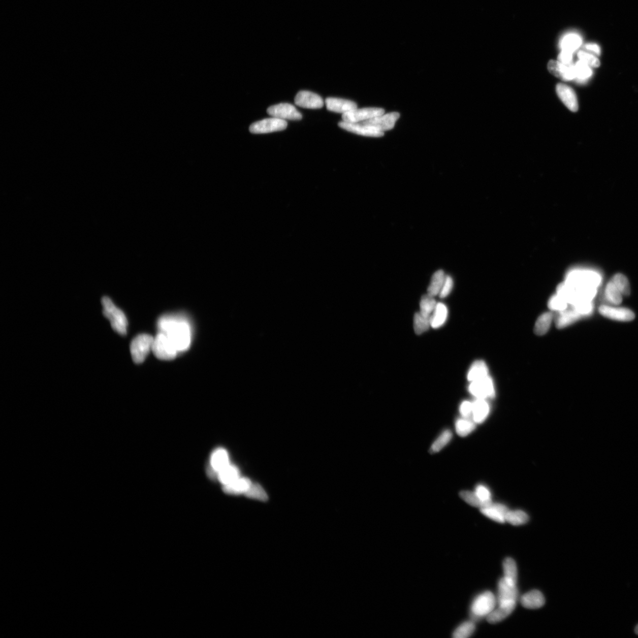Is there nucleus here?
Here are the masks:
<instances>
[{
	"instance_id": "40",
	"label": "nucleus",
	"mask_w": 638,
	"mask_h": 638,
	"mask_svg": "<svg viewBox=\"0 0 638 638\" xmlns=\"http://www.w3.org/2000/svg\"><path fill=\"white\" fill-rule=\"evenodd\" d=\"M612 281L614 282L621 293L623 296H628L630 293V288L629 281L624 275L622 274H617L615 275L612 279Z\"/></svg>"
},
{
	"instance_id": "29",
	"label": "nucleus",
	"mask_w": 638,
	"mask_h": 638,
	"mask_svg": "<svg viewBox=\"0 0 638 638\" xmlns=\"http://www.w3.org/2000/svg\"><path fill=\"white\" fill-rule=\"evenodd\" d=\"M445 277L446 275H445L443 270L436 271L431 278L430 284L428 288V295L433 297L439 295L443 288Z\"/></svg>"
},
{
	"instance_id": "23",
	"label": "nucleus",
	"mask_w": 638,
	"mask_h": 638,
	"mask_svg": "<svg viewBox=\"0 0 638 638\" xmlns=\"http://www.w3.org/2000/svg\"><path fill=\"white\" fill-rule=\"evenodd\" d=\"M228 465H229V458H228L227 451L222 449H217L214 452L212 456V473H210L213 476V472L218 473Z\"/></svg>"
},
{
	"instance_id": "46",
	"label": "nucleus",
	"mask_w": 638,
	"mask_h": 638,
	"mask_svg": "<svg viewBox=\"0 0 638 638\" xmlns=\"http://www.w3.org/2000/svg\"><path fill=\"white\" fill-rule=\"evenodd\" d=\"M474 492L476 493V494L481 501L483 502V506L482 507L487 506L490 505L491 503H492L491 492L489 491V489L484 487V486H477L476 488V491Z\"/></svg>"
},
{
	"instance_id": "5",
	"label": "nucleus",
	"mask_w": 638,
	"mask_h": 638,
	"mask_svg": "<svg viewBox=\"0 0 638 638\" xmlns=\"http://www.w3.org/2000/svg\"><path fill=\"white\" fill-rule=\"evenodd\" d=\"M152 351L159 360L165 361L174 360L179 353L168 337L161 332L154 338Z\"/></svg>"
},
{
	"instance_id": "6",
	"label": "nucleus",
	"mask_w": 638,
	"mask_h": 638,
	"mask_svg": "<svg viewBox=\"0 0 638 638\" xmlns=\"http://www.w3.org/2000/svg\"><path fill=\"white\" fill-rule=\"evenodd\" d=\"M496 599L491 592H486L479 595L473 601L471 612L473 618L475 619L487 616L494 610Z\"/></svg>"
},
{
	"instance_id": "1",
	"label": "nucleus",
	"mask_w": 638,
	"mask_h": 638,
	"mask_svg": "<svg viewBox=\"0 0 638 638\" xmlns=\"http://www.w3.org/2000/svg\"><path fill=\"white\" fill-rule=\"evenodd\" d=\"M158 328L168 337L178 353H183L189 348L192 331L189 323L185 318L166 315L159 319Z\"/></svg>"
},
{
	"instance_id": "44",
	"label": "nucleus",
	"mask_w": 638,
	"mask_h": 638,
	"mask_svg": "<svg viewBox=\"0 0 638 638\" xmlns=\"http://www.w3.org/2000/svg\"><path fill=\"white\" fill-rule=\"evenodd\" d=\"M568 305L567 301L561 297L560 296H553L549 302V307L550 309L558 311H563L566 310Z\"/></svg>"
},
{
	"instance_id": "50",
	"label": "nucleus",
	"mask_w": 638,
	"mask_h": 638,
	"mask_svg": "<svg viewBox=\"0 0 638 638\" xmlns=\"http://www.w3.org/2000/svg\"><path fill=\"white\" fill-rule=\"evenodd\" d=\"M572 58H573V53L561 50L558 56V61L565 65H571Z\"/></svg>"
},
{
	"instance_id": "13",
	"label": "nucleus",
	"mask_w": 638,
	"mask_h": 638,
	"mask_svg": "<svg viewBox=\"0 0 638 638\" xmlns=\"http://www.w3.org/2000/svg\"><path fill=\"white\" fill-rule=\"evenodd\" d=\"M295 103L297 106L304 108L319 109L324 106V101L316 93L302 90L297 94Z\"/></svg>"
},
{
	"instance_id": "27",
	"label": "nucleus",
	"mask_w": 638,
	"mask_h": 638,
	"mask_svg": "<svg viewBox=\"0 0 638 638\" xmlns=\"http://www.w3.org/2000/svg\"><path fill=\"white\" fill-rule=\"evenodd\" d=\"M582 315L575 309L561 311L557 318L556 325L558 328H564L573 324L581 318Z\"/></svg>"
},
{
	"instance_id": "28",
	"label": "nucleus",
	"mask_w": 638,
	"mask_h": 638,
	"mask_svg": "<svg viewBox=\"0 0 638 638\" xmlns=\"http://www.w3.org/2000/svg\"><path fill=\"white\" fill-rule=\"evenodd\" d=\"M488 376V369L487 365L482 361L474 362L470 367L467 374V379L470 382L485 378Z\"/></svg>"
},
{
	"instance_id": "48",
	"label": "nucleus",
	"mask_w": 638,
	"mask_h": 638,
	"mask_svg": "<svg viewBox=\"0 0 638 638\" xmlns=\"http://www.w3.org/2000/svg\"><path fill=\"white\" fill-rule=\"evenodd\" d=\"M453 281L452 278L451 276H449V275H446L443 288H442L439 294L441 298H445V297L449 295L453 289Z\"/></svg>"
},
{
	"instance_id": "33",
	"label": "nucleus",
	"mask_w": 638,
	"mask_h": 638,
	"mask_svg": "<svg viewBox=\"0 0 638 638\" xmlns=\"http://www.w3.org/2000/svg\"><path fill=\"white\" fill-rule=\"evenodd\" d=\"M622 295L612 280L608 282L605 289V297L609 303L619 305L622 302Z\"/></svg>"
},
{
	"instance_id": "39",
	"label": "nucleus",
	"mask_w": 638,
	"mask_h": 638,
	"mask_svg": "<svg viewBox=\"0 0 638 638\" xmlns=\"http://www.w3.org/2000/svg\"><path fill=\"white\" fill-rule=\"evenodd\" d=\"M452 433L450 430H445L442 433L436 440L431 445L430 452L436 453L440 452L444 448L452 439Z\"/></svg>"
},
{
	"instance_id": "21",
	"label": "nucleus",
	"mask_w": 638,
	"mask_h": 638,
	"mask_svg": "<svg viewBox=\"0 0 638 638\" xmlns=\"http://www.w3.org/2000/svg\"><path fill=\"white\" fill-rule=\"evenodd\" d=\"M521 603L525 608L535 610L544 606L545 598L539 591L532 590L521 597Z\"/></svg>"
},
{
	"instance_id": "24",
	"label": "nucleus",
	"mask_w": 638,
	"mask_h": 638,
	"mask_svg": "<svg viewBox=\"0 0 638 638\" xmlns=\"http://www.w3.org/2000/svg\"><path fill=\"white\" fill-rule=\"evenodd\" d=\"M489 405L486 399L477 398V400L473 402V412L474 422L476 423H483L487 417L489 412Z\"/></svg>"
},
{
	"instance_id": "38",
	"label": "nucleus",
	"mask_w": 638,
	"mask_h": 638,
	"mask_svg": "<svg viewBox=\"0 0 638 638\" xmlns=\"http://www.w3.org/2000/svg\"><path fill=\"white\" fill-rule=\"evenodd\" d=\"M576 78L579 81H585L592 77L593 71L592 68L581 60H579L574 65Z\"/></svg>"
},
{
	"instance_id": "51",
	"label": "nucleus",
	"mask_w": 638,
	"mask_h": 638,
	"mask_svg": "<svg viewBox=\"0 0 638 638\" xmlns=\"http://www.w3.org/2000/svg\"><path fill=\"white\" fill-rule=\"evenodd\" d=\"M584 49L586 51L594 54L596 56H599L601 53L600 47L594 43H589L585 46Z\"/></svg>"
},
{
	"instance_id": "14",
	"label": "nucleus",
	"mask_w": 638,
	"mask_h": 638,
	"mask_svg": "<svg viewBox=\"0 0 638 638\" xmlns=\"http://www.w3.org/2000/svg\"><path fill=\"white\" fill-rule=\"evenodd\" d=\"M550 73L564 81H572L576 78L574 65H565L559 61L551 60L548 64Z\"/></svg>"
},
{
	"instance_id": "31",
	"label": "nucleus",
	"mask_w": 638,
	"mask_h": 638,
	"mask_svg": "<svg viewBox=\"0 0 638 638\" xmlns=\"http://www.w3.org/2000/svg\"><path fill=\"white\" fill-rule=\"evenodd\" d=\"M431 317L422 313H416L414 317V329L416 334L421 335L431 327Z\"/></svg>"
},
{
	"instance_id": "35",
	"label": "nucleus",
	"mask_w": 638,
	"mask_h": 638,
	"mask_svg": "<svg viewBox=\"0 0 638 638\" xmlns=\"http://www.w3.org/2000/svg\"><path fill=\"white\" fill-rule=\"evenodd\" d=\"M528 520V515L520 510L508 511L505 517V521L507 523L516 526L526 524Z\"/></svg>"
},
{
	"instance_id": "17",
	"label": "nucleus",
	"mask_w": 638,
	"mask_h": 638,
	"mask_svg": "<svg viewBox=\"0 0 638 638\" xmlns=\"http://www.w3.org/2000/svg\"><path fill=\"white\" fill-rule=\"evenodd\" d=\"M556 91L558 97L569 110L572 112L578 111L577 96L573 89L563 83H558L556 86Z\"/></svg>"
},
{
	"instance_id": "41",
	"label": "nucleus",
	"mask_w": 638,
	"mask_h": 638,
	"mask_svg": "<svg viewBox=\"0 0 638 638\" xmlns=\"http://www.w3.org/2000/svg\"><path fill=\"white\" fill-rule=\"evenodd\" d=\"M475 630V625L471 621L466 622L460 625L453 633L455 638H466L472 635Z\"/></svg>"
},
{
	"instance_id": "52",
	"label": "nucleus",
	"mask_w": 638,
	"mask_h": 638,
	"mask_svg": "<svg viewBox=\"0 0 638 638\" xmlns=\"http://www.w3.org/2000/svg\"><path fill=\"white\" fill-rule=\"evenodd\" d=\"M635 633H636V635H638V625H637L635 627Z\"/></svg>"
},
{
	"instance_id": "12",
	"label": "nucleus",
	"mask_w": 638,
	"mask_h": 638,
	"mask_svg": "<svg viewBox=\"0 0 638 638\" xmlns=\"http://www.w3.org/2000/svg\"><path fill=\"white\" fill-rule=\"evenodd\" d=\"M599 313L605 317L617 321H632L635 317V314L632 310L625 309V308L603 305L599 307Z\"/></svg>"
},
{
	"instance_id": "37",
	"label": "nucleus",
	"mask_w": 638,
	"mask_h": 638,
	"mask_svg": "<svg viewBox=\"0 0 638 638\" xmlns=\"http://www.w3.org/2000/svg\"><path fill=\"white\" fill-rule=\"evenodd\" d=\"M436 300L434 299V297L429 295L424 296L420 302V313H422L426 316H431L433 314L435 308L437 306Z\"/></svg>"
},
{
	"instance_id": "16",
	"label": "nucleus",
	"mask_w": 638,
	"mask_h": 638,
	"mask_svg": "<svg viewBox=\"0 0 638 638\" xmlns=\"http://www.w3.org/2000/svg\"><path fill=\"white\" fill-rule=\"evenodd\" d=\"M338 125L340 128L346 130L347 132L358 134V135L373 137H380L384 135V133L378 131L371 126H367L362 124L361 122L358 123H349L345 121L339 122Z\"/></svg>"
},
{
	"instance_id": "25",
	"label": "nucleus",
	"mask_w": 638,
	"mask_h": 638,
	"mask_svg": "<svg viewBox=\"0 0 638 638\" xmlns=\"http://www.w3.org/2000/svg\"><path fill=\"white\" fill-rule=\"evenodd\" d=\"M251 485L248 479L239 477L232 483L225 485L224 491L229 494H245Z\"/></svg>"
},
{
	"instance_id": "18",
	"label": "nucleus",
	"mask_w": 638,
	"mask_h": 638,
	"mask_svg": "<svg viewBox=\"0 0 638 638\" xmlns=\"http://www.w3.org/2000/svg\"><path fill=\"white\" fill-rule=\"evenodd\" d=\"M508 509L501 503H491L490 505L481 507V511L486 517L499 523H504Z\"/></svg>"
},
{
	"instance_id": "42",
	"label": "nucleus",
	"mask_w": 638,
	"mask_h": 638,
	"mask_svg": "<svg viewBox=\"0 0 638 638\" xmlns=\"http://www.w3.org/2000/svg\"><path fill=\"white\" fill-rule=\"evenodd\" d=\"M245 495L248 497L259 499L260 501H266L268 499V496L263 488L258 484L251 485L249 489L245 493Z\"/></svg>"
},
{
	"instance_id": "47",
	"label": "nucleus",
	"mask_w": 638,
	"mask_h": 638,
	"mask_svg": "<svg viewBox=\"0 0 638 638\" xmlns=\"http://www.w3.org/2000/svg\"><path fill=\"white\" fill-rule=\"evenodd\" d=\"M574 309L577 311L582 316L590 314L593 309L592 302H581L573 306Z\"/></svg>"
},
{
	"instance_id": "4",
	"label": "nucleus",
	"mask_w": 638,
	"mask_h": 638,
	"mask_svg": "<svg viewBox=\"0 0 638 638\" xmlns=\"http://www.w3.org/2000/svg\"><path fill=\"white\" fill-rule=\"evenodd\" d=\"M154 338L147 334H141L134 338L130 344L133 360L137 364L143 363L152 350Z\"/></svg>"
},
{
	"instance_id": "19",
	"label": "nucleus",
	"mask_w": 638,
	"mask_h": 638,
	"mask_svg": "<svg viewBox=\"0 0 638 638\" xmlns=\"http://www.w3.org/2000/svg\"><path fill=\"white\" fill-rule=\"evenodd\" d=\"M325 103L329 111L337 113L345 114L357 108V104L353 101L337 98H328Z\"/></svg>"
},
{
	"instance_id": "2",
	"label": "nucleus",
	"mask_w": 638,
	"mask_h": 638,
	"mask_svg": "<svg viewBox=\"0 0 638 638\" xmlns=\"http://www.w3.org/2000/svg\"><path fill=\"white\" fill-rule=\"evenodd\" d=\"M601 281V275L597 272L583 268H576L568 272L564 282L572 287L597 289Z\"/></svg>"
},
{
	"instance_id": "26",
	"label": "nucleus",
	"mask_w": 638,
	"mask_h": 638,
	"mask_svg": "<svg viewBox=\"0 0 638 638\" xmlns=\"http://www.w3.org/2000/svg\"><path fill=\"white\" fill-rule=\"evenodd\" d=\"M448 310L443 303H437L431 317V327L437 329L443 326L446 321Z\"/></svg>"
},
{
	"instance_id": "20",
	"label": "nucleus",
	"mask_w": 638,
	"mask_h": 638,
	"mask_svg": "<svg viewBox=\"0 0 638 638\" xmlns=\"http://www.w3.org/2000/svg\"><path fill=\"white\" fill-rule=\"evenodd\" d=\"M516 607V601L499 604L497 609L496 610L494 609V610L487 616L488 621L491 623L501 622L511 615Z\"/></svg>"
},
{
	"instance_id": "22",
	"label": "nucleus",
	"mask_w": 638,
	"mask_h": 638,
	"mask_svg": "<svg viewBox=\"0 0 638 638\" xmlns=\"http://www.w3.org/2000/svg\"><path fill=\"white\" fill-rule=\"evenodd\" d=\"M582 38L575 33L565 35L560 40L559 46L561 50L575 53L582 45Z\"/></svg>"
},
{
	"instance_id": "30",
	"label": "nucleus",
	"mask_w": 638,
	"mask_h": 638,
	"mask_svg": "<svg viewBox=\"0 0 638 638\" xmlns=\"http://www.w3.org/2000/svg\"><path fill=\"white\" fill-rule=\"evenodd\" d=\"M503 573L506 581L511 584L516 585L518 578L517 567L516 561L513 558H507L503 563Z\"/></svg>"
},
{
	"instance_id": "49",
	"label": "nucleus",
	"mask_w": 638,
	"mask_h": 638,
	"mask_svg": "<svg viewBox=\"0 0 638 638\" xmlns=\"http://www.w3.org/2000/svg\"><path fill=\"white\" fill-rule=\"evenodd\" d=\"M460 412L464 418H468L473 412V402L463 401L460 406Z\"/></svg>"
},
{
	"instance_id": "9",
	"label": "nucleus",
	"mask_w": 638,
	"mask_h": 638,
	"mask_svg": "<svg viewBox=\"0 0 638 638\" xmlns=\"http://www.w3.org/2000/svg\"><path fill=\"white\" fill-rule=\"evenodd\" d=\"M469 390L470 393L477 398H492L495 396L494 384L491 377L489 376L475 380V381L471 382Z\"/></svg>"
},
{
	"instance_id": "34",
	"label": "nucleus",
	"mask_w": 638,
	"mask_h": 638,
	"mask_svg": "<svg viewBox=\"0 0 638 638\" xmlns=\"http://www.w3.org/2000/svg\"><path fill=\"white\" fill-rule=\"evenodd\" d=\"M239 472L236 467L228 465L218 473L219 481L224 485L230 484L239 478Z\"/></svg>"
},
{
	"instance_id": "32",
	"label": "nucleus",
	"mask_w": 638,
	"mask_h": 638,
	"mask_svg": "<svg viewBox=\"0 0 638 638\" xmlns=\"http://www.w3.org/2000/svg\"><path fill=\"white\" fill-rule=\"evenodd\" d=\"M553 317V314L551 313H544L538 317L535 326V332L536 335H543L548 332L552 324Z\"/></svg>"
},
{
	"instance_id": "7",
	"label": "nucleus",
	"mask_w": 638,
	"mask_h": 638,
	"mask_svg": "<svg viewBox=\"0 0 638 638\" xmlns=\"http://www.w3.org/2000/svg\"><path fill=\"white\" fill-rule=\"evenodd\" d=\"M385 113L382 108H365L355 110L342 114L343 121L349 123H358L378 117Z\"/></svg>"
},
{
	"instance_id": "3",
	"label": "nucleus",
	"mask_w": 638,
	"mask_h": 638,
	"mask_svg": "<svg viewBox=\"0 0 638 638\" xmlns=\"http://www.w3.org/2000/svg\"><path fill=\"white\" fill-rule=\"evenodd\" d=\"M103 314L110 321L112 328L118 334L125 336L127 333L128 321L125 314L115 305L110 298L103 297L101 299Z\"/></svg>"
},
{
	"instance_id": "15",
	"label": "nucleus",
	"mask_w": 638,
	"mask_h": 638,
	"mask_svg": "<svg viewBox=\"0 0 638 638\" xmlns=\"http://www.w3.org/2000/svg\"><path fill=\"white\" fill-rule=\"evenodd\" d=\"M518 589L516 585L511 584L503 578L498 583L497 601L498 604L516 601L518 597Z\"/></svg>"
},
{
	"instance_id": "36",
	"label": "nucleus",
	"mask_w": 638,
	"mask_h": 638,
	"mask_svg": "<svg viewBox=\"0 0 638 638\" xmlns=\"http://www.w3.org/2000/svg\"><path fill=\"white\" fill-rule=\"evenodd\" d=\"M475 427V424L466 418L459 419L456 423V432L462 437H465L472 433Z\"/></svg>"
},
{
	"instance_id": "43",
	"label": "nucleus",
	"mask_w": 638,
	"mask_h": 638,
	"mask_svg": "<svg viewBox=\"0 0 638 638\" xmlns=\"http://www.w3.org/2000/svg\"><path fill=\"white\" fill-rule=\"evenodd\" d=\"M578 56L580 60L588 65L591 68H597L600 66V60L596 55L592 53L581 50L579 52Z\"/></svg>"
},
{
	"instance_id": "8",
	"label": "nucleus",
	"mask_w": 638,
	"mask_h": 638,
	"mask_svg": "<svg viewBox=\"0 0 638 638\" xmlns=\"http://www.w3.org/2000/svg\"><path fill=\"white\" fill-rule=\"evenodd\" d=\"M288 122L283 119L271 118L253 123L249 132L253 134H266L282 131L287 128Z\"/></svg>"
},
{
	"instance_id": "11",
	"label": "nucleus",
	"mask_w": 638,
	"mask_h": 638,
	"mask_svg": "<svg viewBox=\"0 0 638 638\" xmlns=\"http://www.w3.org/2000/svg\"><path fill=\"white\" fill-rule=\"evenodd\" d=\"M400 114L398 112H391L389 114H384L369 120L361 122V123L371 126L378 131L384 132L393 129L396 121L400 118Z\"/></svg>"
},
{
	"instance_id": "10",
	"label": "nucleus",
	"mask_w": 638,
	"mask_h": 638,
	"mask_svg": "<svg viewBox=\"0 0 638 638\" xmlns=\"http://www.w3.org/2000/svg\"><path fill=\"white\" fill-rule=\"evenodd\" d=\"M267 112L271 117L283 120H300L302 118V115L297 111L295 107L287 103L275 105L268 108Z\"/></svg>"
},
{
	"instance_id": "45",
	"label": "nucleus",
	"mask_w": 638,
	"mask_h": 638,
	"mask_svg": "<svg viewBox=\"0 0 638 638\" xmlns=\"http://www.w3.org/2000/svg\"><path fill=\"white\" fill-rule=\"evenodd\" d=\"M460 496L471 506L480 507V508L483 506V502L478 498L475 492L464 491L460 492Z\"/></svg>"
}]
</instances>
